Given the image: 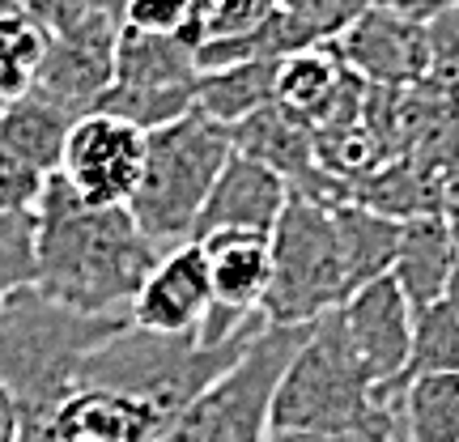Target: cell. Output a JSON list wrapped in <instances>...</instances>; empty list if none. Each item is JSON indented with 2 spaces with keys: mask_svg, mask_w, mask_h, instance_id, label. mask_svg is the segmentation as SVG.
Wrapping results in <instances>:
<instances>
[{
  "mask_svg": "<svg viewBox=\"0 0 459 442\" xmlns=\"http://www.w3.org/2000/svg\"><path fill=\"white\" fill-rule=\"evenodd\" d=\"M39 217V277L48 298L90 315H128L162 251L132 221L128 204L94 209L77 187L51 170L34 200Z\"/></svg>",
  "mask_w": 459,
  "mask_h": 442,
  "instance_id": "obj_1",
  "label": "cell"
},
{
  "mask_svg": "<svg viewBox=\"0 0 459 442\" xmlns=\"http://www.w3.org/2000/svg\"><path fill=\"white\" fill-rule=\"evenodd\" d=\"M128 315H90L26 285L0 302V387L13 395L22 442H51V421L82 392V370Z\"/></svg>",
  "mask_w": 459,
  "mask_h": 442,
  "instance_id": "obj_2",
  "label": "cell"
},
{
  "mask_svg": "<svg viewBox=\"0 0 459 442\" xmlns=\"http://www.w3.org/2000/svg\"><path fill=\"white\" fill-rule=\"evenodd\" d=\"M268 434H358L361 442H395L404 412L383 395L344 336L336 311L315 319L273 392Z\"/></svg>",
  "mask_w": 459,
  "mask_h": 442,
  "instance_id": "obj_3",
  "label": "cell"
},
{
  "mask_svg": "<svg viewBox=\"0 0 459 442\" xmlns=\"http://www.w3.org/2000/svg\"><path fill=\"white\" fill-rule=\"evenodd\" d=\"M264 328H268V319L260 315L226 341L204 344L200 332L162 336V332H145L128 324L90 353L82 370V387H107V392L136 395V400L162 409L175 421L209 383H217L234 361L243 358Z\"/></svg>",
  "mask_w": 459,
  "mask_h": 442,
  "instance_id": "obj_4",
  "label": "cell"
},
{
  "mask_svg": "<svg viewBox=\"0 0 459 442\" xmlns=\"http://www.w3.org/2000/svg\"><path fill=\"white\" fill-rule=\"evenodd\" d=\"M230 153V128L204 111H187L175 124L149 132L145 170L128 200V213L162 256L196 238L200 209L217 175L226 170Z\"/></svg>",
  "mask_w": 459,
  "mask_h": 442,
  "instance_id": "obj_5",
  "label": "cell"
},
{
  "mask_svg": "<svg viewBox=\"0 0 459 442\" xmlns=\"http://www.w3.org/2000/svg\"><path fill=\"white\" fill-rule=\"evenodd\" d=\"M268 247H273V285L264 298L268 324L307 328L349 298L332 204L290 200V209L268 234Z\"/></svg>",
  "mask_w": 459,
  "mask_h": 442,
  "instance_id": "obj_6",
  "label": "cell"
},
{
  "mask_svg": "<svg viewBox=\"0 0 459 442\" xmlns=\"http://www.w3.org/2000/svg\"><path fill=\"white\" fill-rule=\"evenodd\" d=\"M311 328V324H307ZM307 328H268L251 341L243 358L230 366L226 375L209 383L187 409L166 426L158 442H268V412H273V392L281 383L285 361L294 358Z\"/></svg>",
  "mask_w": 459,
  "mask_h": 442,
  "instance_id": "obj_7",
  "label": "cell"
},
{
  "mask_svg": "<svg viewBox=\"0 0 459 442\" xmlns=\"http://www.w3.org/2000/svg\"><path fill=\"white\" fill-rule=\"evenodd\" d=\"M145 145L149 132L132 128L128 119H119V115L90 111L68 132L60 175L94 209L128 204L136 183H141V170H145Z\"/></svg>",
  "mask_w": 459,
  "mask_h": 442,
  "instance_id": "obj_8",
  "label": "cell"
},
{
  "mask_svg": "<svg viewBox=\"0 0 459 442\" xmlns=\"http://www.w3.org/2000/svg\"><path fill=\"white\" fill-rule=\"evenodd\" d=\"M196 243L209 256V281H213V307L200 324V341L217 344L264 315V298L273 285V247L268 234H238V230H217Z\"/></svg>",
  "mask_w": 459,
  "mask_h": 442,
  "instance_id": "obj_9",
  "label": "cell"
},
{
  "mask_svg": "<svg viewBox=\"0 0 459 442\" xmlns=\"http://www.w3.org/2000/svg\"><path fill=\"white\" fill-rule=\"evenodd\" d=\"M234 153H247L264 162L268 170H277L281 179L290 183V196L294 200H319V204H341L344 187L332 179L324 162H319V149H315V128L307 119H298L294 111H285L277 99L260 107L255 115L238 119L230 128Z\"/></svg>",
  "mask_w": 459,
  "mask_h": 442,
  "instance_id": "obj_10",
  "label": "cell"
},
{
  "mask_svg": "<svg viewBox=\"0 0 459 442\" xmlns=\"http://www.w3.org/2000/svg\"><path fill=\"white\" fill-rule=\"evenodd\" d=\"M328 48L341 56L344 68H353L370 85L426 82V22L412 13H400V9H387V4H366Z\"/></svg>",
  "mask_w": 459,
  "mask_h": 442,
  "instance_id": "obj_11",
  "label": "cell"
},
{
  "mask_svg": "<svg viewBox=\"0 0 459 442\" xmlns=\"http://www.w3.org/2000/svg\"><path fill=\"white\" fill-rule=\"evenodd\" d=\"M115 39H119V17L111 9L90 13L77 26L51 34L34 90L65 102L68 111L90 115L102 90L115 82Z\"/></svg>",
  "mask_w": 459,
  "mask_h": 442,
  "instance_id": "obj_12",
  "label": "cell"
},
{
  "mask_svg": "<svg viewBox=\"0 0 459 442\" xmlns=\"http://www.w3.org/2000/svg\"><path fill=\"white\" fill-rule=\"evenodd\" d=\"M336 319L366 366V375L375 378V387L395 383L412 344V302L395 285V277H378L353 290L336 307Z\"/></svg>",
  "mask_w": 459,
  "mask_h": 442,
  "instance_id": "obj_13",
  "label": "cell"
},
{
  "mask_svg": "<svg viewBox=\"0 0 459 442\" xmlns=\"http://www.w3.org/2000/svg\"><path fill=\"white\" fill-rule=\"evenodd\" d=\"M209 307H213L209 256L192 238L158 260V268L141 285V294L132 298L128 324L145 332H162V336H187V332H200Z\"/></svg>",
  "mask_w": 459,
  "mask_h": 442,
  "instance_id": "obj_14",
  "label": "cell"
},
{
  "mask_svg": "<svg viewBox=\"0 0 459 442\" xmlns=\"http://www.w3.org/2000/svg\"><path fill=\"white\" fill-rule=\"evenodd\" d=\"M290 183L264 162L247 153H230L226 170L217 175L213 192L200 209L196 238L217 230H238V234H273L281 213L290 209Z\"/></svg>",
  "mask_w": 459,
  "mask_h": 442,
  "instance_id": "obj_15",
  "label": "cell"
},
{
  "mask_svg": "<svg viewBox=\"0 0 459 442\" xmlns=\"http://www.w3.org/2000/svg\"><path fill=\"white\" fill-rule=\"evenodd\" d=\"M166 426L170 417L136 395L82 387L60 404L51 421V442H158Z\"/></svg>",
  "mask_w": 459,
  "mask_h": 442,
  "instance_id": "obj_16",
  "label": "cell"
},
{
  "mask_svg": "<svg viewBox=\"0 0 459 442\" xmlns=\"http://www.w3.org/2000/svg\"><path fill=\"white\" fill-rule=\"evenodd\" d=\"M459 264V247L446 230L443 213L409 217L400 221V243H395V264L392 277L404 290V298L417 307H429L446 294V281Z\"/></svg>",
  "mask_w": 459,
  "mask_h": 442,
  "instance_id": "obj_17",
  "label": "cell"
},
{
  "mask_svg": "<svg viewBox=\"0 0 459 442\" xmlns=\"http://www.w3.org/2000/svg\"><path fill=\"white\" fill-rule=\"evenodd\" d=\"M77 119H82L77 111H68L65 102H56L51 94L30 85L22 99L0 107V149H9L22 162H30L34 170L51 175L65 162L68 132Z\"/></svg>",
  "mask_w": 459,
  "mask_h": 442,
  "instance_id": "obj_18",
  "label": "cell"
},
{
  "mask_svg": "<svg viewBox=\"0 0 459 442\" xmlns=\"http://www.w3.org/2000/svg\"><path fill=\"white\" fill-rule=\"evenodd\" d=\"M349 200H358L392 221H409V217L443 213V183L434 179V170H426L417 153H400V158H387L375 175L353 183Z\"/></svg>",
  "mask_w": 459,
  "mask_h": 442,
  "instance_id": "obj_19",
  "label": "cell"
},
{
  "mask_svg": "<svg viewBox=\"0 0 459 442\" xmlns=\"http://www.w3.org/2000/svg\"><path fill=\"white\" fill-rule=\"evenodd\" d=\"M332 221H336V243H341L344 277H349V294L370 285L378 277H392L395 243H400V221L366 209L358 200H341L332 204Z\"/></svg>",
  "mask_w": 459,
  "mask_h": 442,
  "instance_id": "obj_20",
  "label": "cell"
},
{
  "mask_svg": "<svg viewBox=\"0 0 459 442\" xmlns=\"http://www.w3.org/2000/svg\"><path fill=\"white\" fill-rule=\"evenodd\" d=\"M196 48L183 34H149L119 22L115 82L119 85H196Z\"/></svg>",
  "mask_w": 459,
  "mask_h": 442,
  "instance_id": "obj_21",
  "label": "cell"
},
{
  "mask_svg": "<svg viewBox=\"0 0 459 442\" xmlns=\"http://www.w3.org/2000/svg\"><path fill=\"white\" fill-rule=\"evenodd\" d=\"M277 65L281 60H247V65L209 68L196 77V111L234 128L238 119L255 115L277 99Z\"/></svg>",
  "mask_w": 459,
  "mask_h": 442,
  "instance_id": "obj_22",
  "label": "cell"
},
{
  "mask_svg": "<svg viewBox=\"0 0 459 442\" xmlns=\"http://www.w3.org/2000/svg\"><path fill=\"white\" fill-rule=\"evenodd\" d=\"M341 77H344V65H341V56H336L328 43H319V48H302V51H294V56H281V65H277V102L315 128V119L324 115V107H328V99L336 94Z\"/></svg>",
  "mask_w": 459,
  "mask_h": 442,
  "instance_id": "obj_23",
  "label": "cell"
},
{
  "mask_svg": "<svg viewBox=\"0 0 459 442\" xmlns=\"http://www.w3.org/2000/svg\"><path fill=\"white\" fill-rule=\"evenodd\" d=\"M409 442H459V375H417L400 392Z\"/></svg>",
  "mask_w": 459,
  "mask_h": 442,
  "instance_id": "obj_24",
  "label": "cell"
},
{
  "mask_svg": "<svg viewBox=\"0 0 459 442\" xmlns=\"http://www.w3.org/2000/svg\"><path fill=\"white\" fill-rule=\"evenodd\" d=\"M443 370H455L459 375V319L451 315L443 298L429 302V307H417L412 311V344H409V361L395 383L378 387L383 395H395L404 392V383L417 375H443Z\"/></svg>",
  "mask_w": 459,
  "mask_h": 442,
  "instance_id": "obj_25",
  "label": "cell"
},
{
  "mask_svg": "<svg viewBox=\"0 0 459 442\" xmlns=\"http://www.w3.org/2000/svg\"><path fill=\"white\" fill-rule=\"evenodd\" d=\"M94 111L119 115L132 128L158 132L166 124L183 119L187 111H196V85H119L111 82L102 90V99L94 102Z\"/></svg>",
  "mask_w": 459,
  "mask_h": 442,
  "instance_id": "obj_26",
  "label": "cell"
},
{
  "mask_svg": "<svg viewBox=\"0 0 459 442\" xmlns=\"http://www.w3.org/2000/svg\"><path fill=\"white\" fill-rule=\"evenodd\" d=\"M48 43L51 30L43 22H34L30 13L13 9V13L0 17V107L22 99L34 85L43 56H48Z\"/></svg>",
  "mask_w": 459,
  "mask_h": 442,
  "instance_id": "obj_27",
  "label": "cell"
},
{
  "mask_svg": "<svg viewBox=\"0 0 459 442\" xmlns=\"http://www.w3.org/2000/svg\"><path fill=\"white\" fill-rule=\"evenodd\" d=\"M39 277V217L34 209H0V302Z\"/></svg>",
  "mask_w": 459,
  "mask_h": 442,
  "instance_id": "obj_28",
  "label": "cell"
},
{
  "mask_svg": "<svg viewBox=\"0 0 459 442\" xmlns=\"http://www.w3.org/2000/svg\"><path fill=\"white\" fill-rule=\"evenodd\" d=\"M429 68L426 82L459 99V4H446L434 17H426Z\"/></svg>",
  "mask_w": 459,
  "mask_h": 442,
  "instance_id": "obj_29",
  "label": "cell"
},
{
  "mask_svg": "<svg viewBox=\"0 0 459 442\" xmlns=\"http://www.w3.org/2000/svg\"><path fill=\"white\" fill-rule=\"evenodd\" d=\"M366 4L375 0H281V9L311 34V43H332Z\"/></svg>",
  "mask_w": 459,
  "mask_h": 442,
  "instance_id": "obj_30",
  "label": "cell"
},
{
  "mask_svg": "<svg viewBox=\"0 0 459 442\" xmlns=\"http://www.w3.org/2000/svg\"><path fill=\"white\" fill-rule=\"evenodd\" d=\"M119 22L149 34H183L192 22V0H128Z\"/></svg>",
  "mask_w": 459,
  "mask_h": 442,
  "instance_id": "obj_31",
  "label": "cell"
},
{
  "mask_svg": "<svg viewBox=\"0 0 459 442\" xmlns=\"http://www.w3.org/2000/svg\"><path fill=\"white\" fill-rule=\"evenodd\" d=\"M412 153L426 162V170H434V179L443 183V187L446 183H459V107Z\"/></svg>",
  "mask_w": 459,
  "mask_h": 442,
  "instance_id": "obj_32",
  "label": "cell"
},
{
  "mask_svg": "<svg viewBox=\"0 0 459 442\" xmlns=\"http://www.w3.org/2000/svg\"><path fill=\"white\" fill-rule=\"evenodd\" d=\"M48 175L22 162L17 153L0 149V209H34V200L43 192Z\"/></svg>",
  "mask_w": 459,
  "mask_h": 442,
  "instance_id": "obj_33",
  "label": "cell"
},
{
  "mask_svg": "<svg viewBox=\"0 0 459 442\" xmlns=\"http://www.w3.org/2000/svg\"><path fill=\"white\" fill-rule=\"evenodd\" d=\"M281 0H221L213 13L204 17V39H217V34H247L255 30L264 17L277 13Z\"/></svg>",
  "mask_w": 459,
  "mask_h": 442,
  "instance_id": "obj_34",
  "label": "cell"
},
{
  "mask_svg": "<svg viewBox=\"0 0 459 442\" xmlns=\"http://www.w3.org/2000/svg\"><path fill=\"white\" fill-rule=\"evenodd\" d=\"M13 9H22V13H30L34 22H43L51 34L68 30V26H77V22H85L90 13H102V9H111L107 0H13ZM115 13V9H111ZM119 17V13H115Z\"/></svg>",
  "mask_w": 459,
  "mask_h": 442,
  "instance_id": "obj_35",
  "label": "cell"
},
{
  "mask_svg": "<svg viewBox=\"0 0 459 442\" xmlns=\"http://www.w3.org/2000/svg\"><path fill=\"white\" fill-rule=\"evenodd\" d=\"M0 442H22V417H17L13 395L0 387Z\"/></svg>",
  "mask_w": 459,
  "mask_h": 442,
  "instance_id": "obj_36",
  "label": "cell"
},
{
  "mask_svg": "<svg viewBox=\"0 0 459 442\" xmlns=\"http://www.w3.org/2000/svg\"><path fill=\"white\" fill-rule=\"evenodd\" d=\"M443 221L451 230V238L459 247V183H446L443 187Z\"/></svg>",
  "mask_w": 459,
  "mask_h": 442,
  "instance_id": "obj_37",
  "label": "cell"
},
{
  "mask_svg": "<svg viewBox=\"0 0 459 442\" xmlns=\"http://www.w3.org/2000/svg\"><path fill=\"white\" fill-rule=\"evenodd\" d=\"M268 442H361L358 434H277Z\"/></svg>",
  "mask_w": 459,
  "mask_h": 442,
  "instance_id": "obj_38",
  "label": "cell"
},
{
  "mask_svg": "<svg viewBox=\"0 0 459 442\" xmlns=\"http://www.w3.org/2000/svg\"><path fill=\"white\" fill-rule=\"evenodd\" d=\"M443 302L451 307V315L459 319V264H455V273H451V281H446V294H443Z\"/></svg>",
  "mask_w": 459,
  "mask_h": 442,
  "instance_id": "obj_39",
  "label": "cell"
},
{
  "mask_svg": "<svg viewBox=\"0 0 459 442\" xmlns=\"http://www.w3.org/2000/svg\"><path fill=\"white\" fill-rule=\"evenodd\" d=\"M446 4H459V0H421V4H417V17L426 22V17H434L438 9H446Z\"/></svg>",
  "mask_w": 459,
  "mask_h": 442,
  "instance_id": "obj_40",
  "label": "cell"
},
{
  "mask_svg": "<svg viewBox=\"0 0 459 442\" xmlns=\"http://www.w3.org/2000/svg\"><path fill=\"white\" fill-rule=\"evenodd\" d=\"M375 4H387V9H400V13L417 17V4H421V0H375Z\"/></svg>",
  "mask_w": 459,
  "mask_h": 442,
  "instance_id": "obj_41",
  "label": "cell"
},
{
  "mask_svg": "<svg viewBox=\"0 0 459 442\" xmlns=\"http://www.w3.org/2000/svg\"><path fill=\"white\" fill-rule=\"evenodd\" d=\"M107 4H111L115 13H124V4H128V0H107Z\"/></svg>",
  "mask_w": 459,
  "mask_h": 442,
  "instance_id": "obj_42",
  "label": "cell"
}]
</instances>
